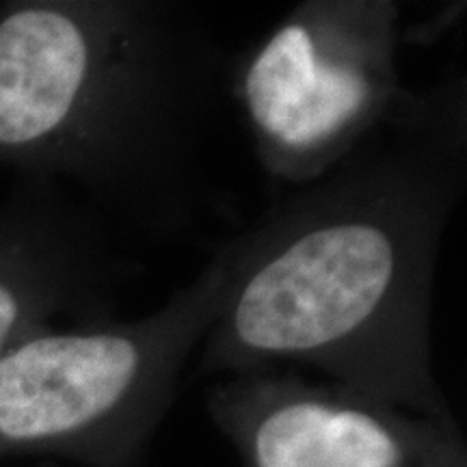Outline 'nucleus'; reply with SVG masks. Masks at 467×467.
I'll use <instances>...</instances> for the list:
<instances>
[{
  "label": "nucleus",
  "instance_id": "nucleus-1",
  "mask_svg": "<svg viewBox=\"0 0 467 467\" xmlns=\"http://www.w3.org/2000/svg\"><path fill=\"white\" fill-rule=\"evenodd\" d=\"M465 189V78L407 89L336 167L223 243L225 290L197 377L314 370L452 418L431 327L441 243Z\"/></svg>",
  "mask_w": 467,
  "mask_h": 467
},
{
  "label": "nucleus",
  "instance_id": "nucleus-2",
  "mask_svg": "<svg viewBox=\"0 0 467 467\" xmlns=\"http://www.w3.org/2000/svg\"><path fill=\"white\" fill-rule=\"evenodd\" d=\"M221 66L197 11L180 3H0V169L175 230Z\"/></svg>",
  "mask_w": 467,
  "mask_h": 467
},
{
  "label": "nucleus",
  "instance_id": "nucleus-3",
  "mask_svg": "<svg viewBox=\"0 0 467 467\" xmlns=\"http://www.w3.org/2000/svg\"><path fill=\"white\" fill-rule=\"evenodd\" d=\"M223 244L145 317L44 329L0 358V454L50 451L83 467H154L156 433L217 317Z\"/></svg>",
  "mask_w": 467,
  "mask_h": 467
},
{
  "label": "nucleus",
  "instance_id": "nucleus-4",
  "mask_svg": "<svg viewBox=\"0 0 467 467\" xmlns=\"http://www.w3.org/2000/svg\"><path fill=\"white\" fill-rule=\"evenodd\" d=\"M400 42L394 0H306L251 46L234 96L275 182H314L392 115L409 89Z\"/></svg>",
  "mask_w": 467,
  "mask_h": 467
},
{
  "label": "nucleus",
  "instance_id": "nucleus-5",
  "mask_svg": "<svg viewBox=\"0 0 467 467\" xmlns=\"http://www.w3.org/2000/svg\"><path fill=\"white\" fill-rule=\"evenodd\" d=\"M203 402L241 467H467L454 416H422L295 368L217 377Z\"/></svg>",
  "mask_w": 467,
  "mask_h": 467
},
{
  "label": "nucleus",
  "instance_id": "nucleus-6",
  "mask_svg": "<svg viewBox=\"0 0 467 467\" xmlns=\"http://www.w3.org/2000/svg\"><path fill=\"white\" fill-rule=\"evenodd\" d=\"M128 268L96 210L20 180L0 203V358L44 329L113 318Z\"/></svg>",
  "mask_w": 467,
  "mask_h": 467
}]
</instances>
